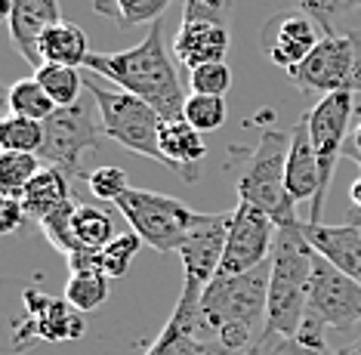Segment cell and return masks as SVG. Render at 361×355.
Instances as JSON below:
<instances>
[{"instance_id": "ab89813d", "label": "cell", "mask_w": 361, "mask_h": 355, "mask_svg": "<svg viewBox=\"0 0 361 355\" xmlns=\"http://www.w3.org/2000/svg\"><path fill=\"white\" fill-rule=\"evenodd\" d=\"M361 6V0H331V10L334 16H340V13H352V10H358Z\"/></svg>"}, {"instance_id": "8d00e7d4", "label": "cell", "mask_w": 361, "mask_h": 355, "mask_svg": "<svg viewBox=\"0 0 361 355\" xmlns=\"http://www.w3.org/2000/svg\"><path fill=\"white\" fill-rule=\"evenodd\" d=\"M297 10H302L306 16L318 22V28L324 35H334V10H331V0H293Z\"/></svg>"}, {"instance_id": "d6986e66", "label": "cell", "mask_w": 361, "mask_h": 355, "mask_svg": "<svg viewBox=\"0 0 361 355\" xmlns=\"http://www.w3.org/2000/svg\"><path fill=\"white\" fill-rule=\"evenodd\" d=\"M173 53L188 71L207 62H223L228 53V25L183 19L173 40Z\"/></svg>"}, {"instance_id": "e575fe53", "label": "cell", "mask_w": 361, "mask_h": 355, "mask_svg": "<svg viewBox=\"0 0 361 355\" xmlns=\"http://www.w3.org/2000/svg\"><path fill=\"white\" fill-rule=\"evenodd\" d=\"M170 4L173 0H118V25L136 28V25L158 22Z\"/></svg>"}, {"instance_id": "d4e9b609", "label": "cell", "mask_w": 361, "mask_h": 355, "mask_svg": "<svg viewBox=\"0 0 361 355\" xmlns=\"http://www.w3.org/2000/svg\"><path fill=\"white\" fill-rule=\"evenodd\" d=\"M75 238H78V247L102 251V247L114 238L111 213L105 207H96V204H78V210H75Z\"/></svg>"}, {"instance_id": "d590c367", "label": "cell", "mask_w": 361, "mask_h": 355, "mask_svg": "<svg viewBox=\"0 0 361 355\" xmlns=\"http://www.w3.org/2000/svg\"><path fill=\"white\" fill-rule=\"evenodd\" d=\"M183 19L228 25V19H232V0H183Z\"/></svg>"}, {"instance_id": "60d3db41", "label": "cell", "mask_w": 361, "mask_h": 355, "mask_svg": "<svg viewBox=\"0 0 361 355\" xmlns=\"http://www.w3.org/2000/svg\"><path fill=\"white\" fill-rule=\"evenodd\" d=\"M349 201H352V207H355V210L361 213V176L349 186Z\"/></svg>"}, {"instance_id": "1f68e13d", "label": "cell", "mask_w": 361, "mask_h": 355, "mask_svg": "<svg viewBox=\"0 0 361 355\" xmlns=\"http://www.w3.org/2000/svg\"><path fill=\"white\" fill-rule=\"evenodd\" d=\"M259 355H343L327 346H318V343H306L302 337L297 334H272L266 331L259 340Z\"/></svg>"}, {"instance_id": "83f0119b", "label": "cell", "mask_w": 361, "mask_h": 355, "mask_svg": "<svg viewBox=\"0 0 361 355\" xmlns=\"http://www.w3.org/2000/svg\"><path fill=\"white\" fill-rule=\"evenodd\" d=\"M78 204H80L78 198H68L62 207H56L53 213H47V217L37 222L40 232H44V238L59 253H65V257H71L75 251H80L78 238H75V210H78Z\"/></svg>"}, {"instance_id": "7a4b0ae2", "label": "cell", "mask_w": 361, "mask_h": 355, "mask_svg": "<svg viewBox=\"0 0 361 355\" xmlns=\"http://www.w3.org/2000/svg\"><path fill=\"white\" fill-rule=\"evenodd\" d=\"M84 68L90 74L111 80L114 87L127 90L139 99L158 109L161 118H183L185 109V90L179 80V71L164 44V22H152L145 35L133 49L121 53H90Z\"/></svg>"}, {"instance_id": "603a6c76", "label": "cell", "mask_w": 361, "mask_h": 355, "mask_svg": "<svg viewBox=\"0 0 361 355\" xmlns=\"http://www.w3.org/2000/svg\"><path fill=\"white\" fill-rule=\"evenodd\" d=\"M35 78H37V84L47 90V96L56 102V109L80 102V90H87L84 78H80V71L78 68H68V65L44 62L40 68H35Z\"/></svg>"}, {"instance_id": "7c38bea8", "label": "cell", "mask_w": 361, "mask_h": 355, "mask_svg": "<svg viewBox=\"0 0 361 355\" xmlns=\"http://www.w3.org/2000/svg\"><path fill=\"white\" fill-rule=\"evenodd\" d=\"M275 235L278 226L269 213H262L247 201H238V207L232 210V226H228V241L219 272L223 275H244V272L259 269L272 257Z\"/></svg>"}, {"instance_id": "44dd1931", "label": "cell", "mask_w": 361, "mask_h": 355, "mask_svg": "<svg viewBox=\"0 0 361 355\" xmlns=\"http://www.w3.org/2000/svg\"><path fill=\"white\" fill-rule=\"evenodd\" d=\"M37 56H40V65L53 62V65H68V68L87 65L90 44H87L84 28L75 22H65V19L50 25L37 40Z\"/></svg>"}, {"instance_id": "8992f818", "label": "cell", "mask_w": 361, "mask_h": 355, "mask_svg": "<svg viewBox=\"0 0 361 355\" xmlns=\"http://www.w3.org/2000/svg\"><path fill=\"white\" fill-rule=\"evenodd\" d=\"M114 207H118V213H124L130 232H136L158 253L179 251V244L185 241V235L195 226V217H198L179 198L152 192V188H127L114 201Z\"/></svg>"}, {"instance_id": "2e32d148", "label": "cell", "mask_w": 361, "mask_h": 355, "mask_svg": "<svg viewBox=\"0 0 361 355\" xmlns=\"http://www.w3.org/2000/svg\"><path fill=\"white\" fill-rule=\"evenodd\" d=\"M161 155L167 161V170L179 173L185 183H198L201 161L207 158V143H204L201 130H195L185 118H164Z\"/></svg>"}, {"instance_id": "3957f363", "label": "cell", "mask_w": 361, "mask_h": 355, "mask_svg": "<svg viewBox=\"0 0 361 355\" xmlns=\"http://www.w3.org/2000/svg\"><path fill=\"white\" fill-rule=\"evenodd\" d=\"M269 315L266 331L297 334L309 312L312 269H315V247L309 244L302 222L278 226L272 257H269Z\"/></svg>"}, {"instance_id": "e0dca14e", "label": "cell", "mask_w": 361, "mask_h": 355, "mask_svg": "<svg viewBox=\"0 0 361 355\" xmlns=\"http://www.w3.org/2000/svg\"><path fill=\"white\" fill-rule=\"evenodd\" d=\"M318 186H322V170H318V155L309 133V112L300 114L290 127V148H287V188L293 201H315Z\"/></svg>"}, {"instance_id": "74e56055", "label": "cell", "mask_w": 361, "mask_h": 355, "mask_svg": "<svg viewBox=\"0 0 361 355\" xmlns=\"http://www.w3.org/2000/svg\"><path fill=\"white\" fill-rule=\"evenodd\" d=\"M25 219L28 217H25V207H22V198H4L0 201V232L4 235H13Z\"/></svg>"}, {"instance_id": "5bb4252c", "label": "cell", "mask_w": 361, "mask_h": 355, "mask_svg": "<svg viewBox=\"0 0 361 355\" xmlns=\"http://www.w3.org/2000/svg\"><path fill=\"white\" fill-rule=\"evenodd\" d=\"M318 40H322V28L302 10L272 16L259 31V49L266 53L269 62L284 68L287 74L306 62V56L318 47Z\"/></svg>"}, {"instance_id": "7bdbcfd3", "label": "cell", "mask_w": 361, "mask_h": 355, "mask_svg": "<svg viewBox=\"0 0 361 355\" xmlns=\"http://www.w3.org/2000/svg\"><path fill=\"white\" fill-rule=\"evenodd\" d=\"M352 139H355V152L361 155V124H358V127H355V136H352Z\"/></svg>"}, {"instance_id": "277c9868", "label": "cell", "mask_w": 361, "mask_h": 355, "mask_svg": "<svg viewBox=\"0 0 361 355\" xmlns=\"http://www.w3.org/2000/svg\"><path fill=\"white\" fill-rule=\"evenodd\" d=\"M287 148H290V133L266 130L247 158L241 179H238V198L259 207L262 213H269L275 219V226L300 222L297 201L290 198V188H287Z\"/></svg>"}, {"instance_id": "52a82bcc", "label": "cell", "mask_w": 361, "mask_h": 355, "mask_svg": "<svg viewBox=\"0 0 361 355\" xmlns=\"http://www.w3.org/2000/svg\"><path fill=\"white\" fill-rule=\"evenodd\" d=\"M105 130L93 121L87 102L62 105L44 121V145L37 158L47 167H59L68 179H87V170L80 167L84 152H99Z\"/></svg>"}, {"instance_id": "484cf974", "label": "cell", "mask_w": 361, "mask_h": 355, "mask_svg": "<svg viewBox=\"0 0 361 355\" xmlns=\"http://www.w3.org/2000/svg\"><path fill=\"white\" fill-rule=\"evenodd\" d=\"M40 164L44 161L28 152L0 155V192H4V198H22L25 186L40 173Z\"/></svg>"}, {"instance_id": "cb8c5ba5", "label": "cell", "mask_w": 361, "mask_h": 355, "mask_svg": "<svg viewBox=\"0 0 361 355\" xmlns=\"http://www.w3.org/2000/svg\"><path fill=\"white\" fill-rule=\"evenodd\" d=\"M6 109L10 114L19 118H35V121H47L56 112V102L47 96V90L37 84V78H22L16 80L6 93Z\"/></svg>"}, {"instance_id": "ee69618b", "label": "cell", "mask_w": 361, "mask_h": 355, "mask_svg": "<svg viewBox=\"0 0 361 355\" xmlns=\"http://www.w3.org/2000/svg\"><path fill=\"white\" fill-rule=\"evenodd\" d=\"M241 355H259V343H257V346H250V349H247V352H241Z\"/></svg>"}, {"instance_id": "4fadbf2b", "label": "cell", "mask_w": 361, "mask_h": 355, "mask_svg": "<svg viewBox=\"0 0 361 355\" xmlns=\"http://www.w3.org/2000/svg\"><path fill=\"white\" fill-rule=\"evenodd\" d=\"M228 226H232V210L198 213L195 217L192 232L185 235V241L176 251L179 260H183V272H185V282H183L185 291L204 294V287L219 275L226 241H228Z\"/></svg>"}, {"instance_id": "f35d334b", "label": "cell", "mask_w": 361, "mask_h": 355, "mask_svg": "<svg viewBox=\"0 0 361 355\" xmlns=\"http://www.w3.org/2000/svg\"><path fill=\"white\" fill-rule=\"evenodd\" d=\"M93 10L99 16H105V19L118 22V0H93Z\"/></svg>"}, {"instance_id": "9c48e42d", "label": "cell", "mask_w": 361, "mask_h": 355, "mask_svg": "<svg viewBox=\"0 0 361 355\" xmlns=\"http://www.w3.org/2000/svg\"><path fill=\"white\" fill-rule=\"evenodd\" d=\"M25 315L13 327V349H31L35 343H65L80 340L87 331L84 312L71 306L65 296H50L40 287H25L22 294Z\"/></svg>"}, {"instance_id": "ac0fdd59", "label": "cell", "mask_w": 361, "mask_h": 355, "mask_svg": "<svg viewBox=\"0 0 361 355\" xmlns=\"http://www.w3.org/2000/svg\"><path fill=\"white\" fill-rule=\"evenodd\" d=\"M309 244L318 257H324L346 275L361 282V226H324V222H302Z\"/></svg>"}, {"instance_id": "f1b7e54d", "label": "cell", "mask_w": 361, "mask_h": 355, "mask_svg": "<svg viewBox=\"0 0 361 355\" xmlns=\"http://www.w3.org/2000/svg\"><path fill=\"white\" fill-rule=\"evenodd\" d=\"M40 145H44V121L10 114V118L0 124V148H4V152L37 155Z\"/></svg>"}, {"instance_id": "4dcf8cb0", "label": "cell", "mask_w": 361, "mask_h": 355, "mask_svg": "<svg viewBox=\"0 0 361 355\" xmlns=\"http://www.w3.org/2000/svg\"><path fill=\"white\" fill-rule=\"evenodd\" d=\"M145 241L139 238L136 232H124V235H114L109 244L99 251V260H102V272L109 278H124L130 263H133V257L139 253V247H142Z\"/></svg>"}, {"instance_id": "4316f807", "label": "cell", "mask_w": 361, "mask_h": 355, "mask_svg": "<svg viewBox=\"0 0 361 355\" xmlns=\"http://www.w3.org/2000/svg\"><path fill=\"white\" fill-rule=\"evenodd\" d=\"M109 275L102 272H71L65 284V300L80 312H93L109 300Z\"/></svg>"}, {"instance_id": "ba28073f", "label": "cell", "mask_w": 361, "mask_h": 355, "mask_svg": "<svg viewBox=\"0 0 361 355\" xmlns=\"http://www.w3.org/2000/svg\"><path fill=\"white\" fill-rule=\"evenodd\" d=\"M352 124V93H331L318 96V102L309 109V133L312 145L318 155V170H322V186H318L315 201L309 204V219L306 222H322L327 188L334 183V170L343 155V139L349 133Z\"/></svg>"}, {"instance_id": "30bf717a", "label": "cell", "mask_w": 361, "mask_h": 355, "mask_svg": "<svg viewBox=\"0 0 361 355\" xmlns=\"http://www.w3.org/2000/svg\"><path fill=\"white\" fill-rule=\"evenodd\" d=\"M306 93L331 96V93H355L358 84V47L355 35H324L318 47L306 56L300 68L290 71Z\"/></svg>"}, {"instance_id": "d6a6232c", "label": "cell", "mask_w": 361, "mask_h": 355, "mask_svg": "<svg viewBox=\"0 0 361 355\" xmlns=\"http://www.w3.org/2000/svg\"><path fill=\"white\" fill-rule=\"evenodd\" d=\"M188 87L192 93H204V96H226L232 90V68L223 62H207L198 68L188 71Z\"/></svg>"}, {"instance_id": "836d02e7", "label": "cell", "mask_w": 361, "mask_h": 355, "mask_svg": "<svg viewBox=\"0 0 361 355\" xmlns=\"http://www.w3.org/2000/svg\"><path fill=\"white\" fill-rule=\"evenodd\" d=\"M87 188L99 198V201H111L114 204L130 188V183H127V173L121 167H114V164H102V167L87 173Z\"/></svg>"}, {"instance_id": "f546056e", "label": "cell", "mask_w": 361, "mask_h": 355, "mask_svg": "<svg viewBox=\"0 0 361 355\" xmlns=\"http://www.w3.org/2000/svg\"><path fill=\"white\" fill-rule=\"evenodd\" d=\"M183 118L192 124L195 130H201V133H213V130H219L226 124V118H228L226 96L188 93L185 109H183Z\"/></svg>"}, {"instance_id": "b9f144b4", "label": "cell", "mask_w": 361, "mask_h": 355, "mask_svg": "<svg viewBox=\"0 0 361 355\" xmlns=\"http://www.w3.org/2000/svg\"><path fill=\"white\" fill-rule=\"evenodd\" d=\"M343 355H361V340H355V343H352V346H349V349L343 352Z\"/></svg>"}, {"instance_id": "5b68a950", "label": "cell", "mask_w": 361, "mask_h": 355, "mask_svg": "<svg viewBox=\"0 0 361 355\" xmlns=\"http://www.w3.org/2000/svg\"><path fill=\"white\" fill-rule=\"evenodd\" d=\"M84 84L90 90V96H93L96 109H99L105 136L114 139L118 145L130 148V152L167 167V161L161 155L164 118L158 114V109H152L145 99L127 93V90H105L93 78H84Z\"/></svg>"}, {"instance_id": "8fae6325", "label": "cell", "mask_w": 361, "mask_h": 355, "mask_svg": "<svg viewBox=\"0 0 361 355\" xmlns=\"http://www.w3.org/2000/svg\"><path fill=\"white\" fill-rule=\"evenodd\" d=\"M306 318L318 321L324 331H349L361 321V282L315 253Z\"/></svg>"}, {"instance_id": "ffe728a7", "label": "cell", "mask_w": 361, "mask_h": 355, "mask_svg": "<svg viewBox=\"0 0 361 355\" xmlns=\"http://www.w3.org/2000/svg\"><path fill=\"white\" fill-rule=\"evenodd\" d=\"M198 303L201 294L198 291H185L179 294L173 315L164 325V331L154 337V343L149 346L145 355H207L204 346L195 337V315H198Z\"/></svg>"}, {"instance_id": "7402d4cb", "label": "cell", "mask_w": 361, "mask_h": 355, "mask_svg": "<svg viewBox=\"0 0 361 355\" xmlns=\"http://www.w3.org/2000/svg\"><path fill=\"white\" fill-rule=\"evenodd\" d=\"M71 195V179L65 176L59 167H40V173L22 192V207H25V217L40 222L47 213H53L56 207H62Z\"/></svg>"}, {"instance_id": "9a60e30c", "label": "cell", "mask_w": 361, "mask_h": 355, "mask_svg": "<svg viewBox=\"0 0 361 355\" xmlns=\"http://www.w3.org/2000/svg\"><path fill=\"white\" fill-rule=\"evenodd\" d=\"M56 22H62L59 0H10L6 25H10L13 47L19 49V56H25V62H31L35 68H40L37 40Z\"/></svg>"}, {"instance_id": "6da1fadb", "label": "cell", "mask_w": 361, "mask_h": 355, "mask_svg": "<svg viewBox=\"0 0 361 355\" xmlns=\"http://www.w3.org/2000/svg\"><path fill=\"white\" fill-rule=\"evenodd\" d=\"M269 263L244 275L219 272L204 287L195 337L207 355H241L262 340L269 315Z\"/></svg>"}]
</instances>
